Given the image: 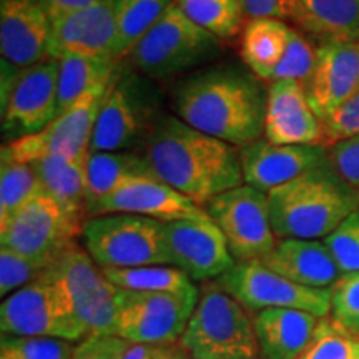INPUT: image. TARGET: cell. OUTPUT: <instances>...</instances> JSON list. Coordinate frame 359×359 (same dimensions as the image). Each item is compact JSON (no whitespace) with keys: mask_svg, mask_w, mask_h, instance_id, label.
Segmentation results:
<instances>
[{"mask_svg":"<svg viewBox=\"0 0 359 359\" xmlns=\"http://www.w3.org/2000/svg\"><path fill=\"white\" fill-rule=\"evenodd\" d=\"M170 264L182 269L191 281H213L233 268L223 233L210 218L165 223Z\"/></svg>","mask_w":359,"mask_h":359,"instance_id":"obj_16","label":"cell"},{"mask_svg":"<svg viewBox=\"0 0 359 359\" xmlns=\"http://www.w3.org/2000/svg\"><path fill=\"white\" fill-rule=\"evenodd\" d=\"M323 128H325V140L331 143L359 135V87L339 107L338 111L326 123H323Z\"/></svg>","mask_w":359,"mask_h":359,"instance_id":"obj_40","label":"cell"},{"mask_svg":"<svg viewBox=\"0 0 359 359\" xmlns=\"http://www.w3.org/2000/svg\"><path fill=\"white\" fill-rule=\"evenodd\" d=\"M200 290L150 293L116 288L115 334L132 344H177L190 321Z\"/></svg>","mask_w":359,"mask_h":359,"instance_id":"obj_11","label":"cell"},{"mask_svg":"<svg viewBox=\"0 0 359 359\" xmlns=\"http://www.w3.org/2000/svg\"><path fill=\"white\" fill-rule=\"evenodd\" d=\"M222 40L191 22L173 4L130 50L128 60L150 80H167L218 55Z\"/></svg>","mask_w":359,"mask_h":359,"instance_id":"obj_5","label":"cell"},{"mask_svg":"<svg viewBox=\"0 0 359 359\" xmlns=\"http://www.w3.org/2000/svg\"><path fill=\"white\" fill-rule=\"evenodd\" d=\"M320 318L299 309H264L255 314V330L264 359H298L311 341Z\"/></svg>","mask_w":359,"mask_h":359,"instance_id":"obj_24","label":"cell"},{"mask_svg":"<svg viewBox=\"0 0 359 359\" xmlns=\"http://www.w3.org/2000/svg\"><path fill=\"white\" fill-rule=\"evenodd\" d=\"M331 318L359 336V271L344 273L331 288Z\"/></svg>","mask_w":359,"mask_h":359,"instance_id":"obj_39","label":"cell"},{"mask_svg":"<svg viewBox=\"0 0 359 359\" xmlns=\"http://www.w3.org/2000/svg\"><path fill=\"white\" fill-rule=\"evenodd\" d=\"M268 205L278 240H325L359 208V191L327 160L269 191Z\"/></svg>","mask_w":359,"mask_h":359,"instance_id":"obj_3","label":"cell"},{"mask_svg":"<svg viewBox=\"0 0 359 359\" xmlns=\"http://www.w3.org/2000/svg\"><path fill=\"white\" fill-rule=\"evenodd\" d=\"M264 138L278 145H321L323 122L309 105L298 80L268 83Z\"/></svg>","mask_w":359,"mask_h":359,"instance_id":"obj_22","label":"cell"},{"mask_svg":"<svg viewBox=\"0 0 359 359\" xmlns=\"http://www.w3.org/2000/svg\"><path fill=\"white\" fill-rule=\"evenodd\" d=\"M0 330L7 336H48L72 343L85 339L48 268L39 280L4 299Z\"/></svg>","mask_w":359,"mask_h":359,"instance_id":"obj_13","label":"cell"},{"mask_svg":"<svg viewBox=\"0 0 359 359\" xmlns=\"http://www.w3.org/2000/svg\"><path fill=\"white\" fill-rule=\"evenodd\" d=\"M103 275L115 288L150 293H183L196 288L182 269L172 264H151L135 268H107Z\"/></svg>","mask_w":359,"mask_h":359,"instance_id":"obj_31","label":"cell"},{"mask_svg":"<svg viewBox=\"0 0 359 359\" xmlns=\"http://www.w3.org/2000/svg\"><path fill=\"white\" fill-rule=\"evenodd\" d=\"M52 20L40 0H0L2 62L27 69L50 58Z\"/></svg>","mask_w":359,"mask_h":359,"instance_id":"obj_19","label":"cell"},{"mask_svg":"<svg viewBox=\"0 0 359 359\" xmlns=\"http://www.w3.org/2000/svg\"><path fill=\"white\" fill-rule=\"evenodd\" d=\"M82 226L64 213L50 196L40 191L13 217L0 224V243L24 257L52 264L60 257Z\"/></svg>","mask_w":359,"mask_h":359,"instance_id":"obj_15","label":"cell"},{"mask_svg":"<svg viewBox=\"0 0 359 359\" xmlns=\"http://www.w3.org/2000/svg\"><path fill=\"white\" fill-rule=\"evenodd\" d=\"M173 4L175 0H115V60L120 62L127 57Z\"/></svg>","mask_w":359,"mask_h":359,"instance_id":"obj_30","label":"cell"},{"mask_svg":"<svg viewBox=\"0 0 359 359\" xmlns=\"http://www.w3.org/2000/svg\"><path fill=\"white\" fill-rule=\"evenodd\" d=\"M240 156L246 185L264 193L330 160L321 145H278L266 138L240 148Z\"/></svg>","mask_w":359,"mask_h":359,"instance_id":"obj_21","label":"cell"},{"mask_svg":"<svg viewBox=\"0 0 359 359\" xmlns=\"http://www.w3.org/2000/svg\"><path fill=\"white\" fill-rule=\"evenodd\" d=\"M182 12L222 40H233L243 34L245 12L241 0H175Z\"/></svg>","mask_w":359,"mask_h":359,"instance_id":"obj_32","label":"cell"},{"mask_svg":"<svg viewBox=\"0 0 359 359\" xmlns=\"http://www.w3.org/2000/svg\"><path fill=\"white\" fill-rule=\"evenodd\" d=\"M158 103L150 79L122 67L98 114L90 151H132L147 143L161 118Z\"/></svg>","mask_w":359,"mask_h":359,"instance_id":"obj_7","label":"cell"},{"mask_svg":"<svg viewBox=\"0 0 359 359\" xmlns=\"http://www.w3.org/2000/svg\"><path fill=\"white\" fill-rule=\"evenodd\" d=\"M40 191L42 187L32 165L0 160V224L8 222Z\"/></svg>","mask_w":359,"mask_h":359,"instance_id":"obj_33","label":"cell"},{"mask_svg":"<svg viewBox=\"0 0 359 359\" xmlns=\"http://www.w3.org/2000/svg\"><path fill=\"white\" fill-rule=\"evenodd\" d=\"M123 359H190L180 344H130Z\"/></svg>","mask_w":359,"mask_h":359,"instance_id":"obj_44","label":"cell"},{"mask_svg":"<svg viewBox=\"0 0 359 359\" xmlns=\"http://www.w3.org/2000/svg\"><path fill=\"white\" fill-rule=\"evenodd\" d=\"M291 27L283 20H250L241 34L240 55L246 69L258 79H264L285 57L290 42Z\"/></svg>","mask_w":359,"mask_h":359,"instance_id":"obj_28","label":"cell"},{"mask_svg":"<svg viewBox=\"0 0 359 359\" xmlns=\"http://www.w3.org/2000/svg\"><path fill=\"white\" fill-rule=\"evenodd\" d=\"M85 160H72L50 155L30 163L37 173L45 195L50 196L64 210L67 217L82 228L83 223L87 222Z\"/></svg>","mask_w":359,"mask_h":359,"instance_id":"obj_25","label":"cell"},{"mask_svg":"<svg viewBox=\"0 0 359 359\" xmlns=\"http://www.w3.org/2000/svg\"><path fill=\"white\" fill-rule=\"evenodd\" d=\"M48 271L60 286L85 338L115 334L118 314L116 288L85 248H80L77 241L72 243L48 266Z\"/></svg>","mask_w":359,"mask_h":359,"instance_id":"obj_9","label":"cell"},{"mask_svg":"<svg viewBox=\"0 0 359 359\" xmlns=\"http://www.w3.org/2000/svg\"><path fill=\"white\" fill-rule=\"evenodd\" d=\"M87 173V219L95 206L118 190L128 180L155 177L145 155L135 151H90L85 160Z\"/></svg>","mask_w":359,"mask_h":359,"instance_id":"obj_27","label":"cell"},{"mask_svg":"<svg viewBox=\"0 0 359 359\" xmlns=\"http://www.w3.org/2000/svg\"><path fill=\"white\" fill-rule=\"evenodd\" d=\"M330 160L336 172L359 191V135L333 143Z\"/></svg>","mask_w":359,"mask_h":359,"instance_id":"obj_42","label":"cell"},{"mask_svg":"<svg viewBox=\"0 0 359 359\" xmlns=\"http://www.w3.org/2000/svg\"><path fill=\"white\" fill-rule=\"evenodd\" d=\"M50 20V58L79 55L115 60V0L62 13Z\"/></svg>","mask_w":359,"mask_h":359,"instance_id":"obj_20","label":"cell"},{"mask_svg":"<svg viewBox=\"0 0 359 359\" xmlns=\"http://www.w3.org/2000/svg\"><path fill=\"white\" fill-rule=\"evenodd\" d=\"M120 62L111 58L67 55L58 60V114L103 80L110 79Z\"/></svg>","mask_w":359,"mask_h":359,"instance_id":"obj_29","label":"cell"},{"mask_svg":"<svg viewBox=\"0 0 359 359\" xmlns=\"http://www.w3.org/2000/svg\"><path fill=\"white\" fill-rule=\"evenodd\" d=\"M130 344L116 334L88 336L79 341L72 359H123Z\"/></svg>","mask_w":359,"mask_h":359,"instance_id":"obj_41","label":"cell"},{"mask_svg":"<svg viewBox=\"0 0 359 359\" xmlns=\"http://www.w3.org/2000/svg\"><path fill=\"white\" fill-rule=\"evenodd\" d=\"M293 22L325 40L359 42V0H293Z\"/></svg>","mask_w":359,"mask_h":359,"instance_id":"obj_26","label":"cell"},{"mask_svg":"<svg viewBox=\"0 0 359 359\" xmlns=\"http://www.w3.org/2000/svg\"><path fill=\"white\" fill-rule=\"evenodd\" d=\"M323 241L343 275L359 271V208Z\"/></svg>","mask_w":359,"mask_h":359,"instance_id":"obj_38","label":"cell"},{"mask_svg":"<svg viewBox=\"0 0 359 359\" xmlns=\"http://www.w3.org/2000/svg\"><path fill=\"white\" fill-rule=\"evenodd\" d=\"M83 248L102 269L170 264L165 223L128 213H109L83 223Z\"/></svg>","mask_w":359,"mask_h":359,"instance_id":"obj_6","label":"cell"},{"mask_svg":"<svg viewBox=\"0 0 359 359\" xmlns=\"http://www.w3.org/2000/svg\"><path fill=\"white\" fill-rule=\"evenodd\" d=\"M262 263L286 280L308 288H333L343 275L323 240L281 238Z\"/></svg>","mask_w":359,"mask_h":359,"instance_id":"obj_23","label":"cell"},{"mask_svg":"<svg viewBox=\"0 0 359 359\" xmlns=\"http://www.w3.org/2000/svg\"><path fill=\"white\" fill-rule=\"evenodd\" d=\"M109 213L140 215L161 223L210 218L203 206L195 203L156 177L128 180L118 190L100 201L90 212L88 218Z\"/></svg>","mask_w":359,"mask_h":359,"instance_id":"obj_18","label":"cell"},{"mask_svg":"<svg viewBox=\"0 0 359 359\" xmlns=\"http://www.w3.org/2000/svg\"><path fill=\"white\" fill-rule=\"evenodd\" d=\"M72 341L48 336H7L0 339V359H72Z\"/></svg>","mask_w":359,"mask_h":359,"instance_id":"obj_34","label":"cell"},{"mask_svg":"<svg viewBox=\"0 0 359 359\" xmlns=\"http://www.w3.org/2000/svg\"><path fill=\"white\" fill-rule=\"evenodd\" d=\"M358 339L333 318H320L311 341L298 359H353Z\"/></svg>","mask_w":359,"mask_h":359,"instance_id":"obj_35","label":"cell"},{"mask_svg":"<svg viewBox=\"0 0 359 359\" xmlns=\"http://www.w3.org/2000/svg\"><path fill=\"white\" fill-rule=\"evenodd\" d=\"M50 264L24 257L11 248H0V294L11 296L43 275Z\"/></svg>","mask_w":359,"mask_h":359,"instance_id":"obj_37","label":"cell"},{"mask_svg":"<svg viewBox=\"0 0 359 359\" xmlns=\"http://www.w3.org/2000/svg\"><path fill=\"white\" fill-rule=\"evenodd\" d=\"M40 2L52 19V17L62 15V13L83 11V8L98 6V4L114 2V0H40Z\"/></svg>","mask_w":359,"mask_h":359,"instance_id":"obj_45","label":"cell"},{"mask_svg":"<svg viewBox=\"0 0 359 359\" xmlns=\"http://www.w3.org/2000/svg\"><path fill=\"white\" fill-rule=\"evenodd\" d=\"M250 313L264 309H299L318 318L331 311V288H308L286 280L262 262H236L231 269L215 280Z\"/></svg>","mask_w":359,"mask_h":359,"instance_id":"obj_14","label":"cell"},{"mask_svg":"<svg viewBox=\"0 0 359 359\" xmlns=\"http://www.w3.org/2000/svg\"><path fill=\"white\" fill-rule=\"evenodd\" d=\"M205 212L222 230L235 262H262L275 248L268 193L243 183L210 200Z\"/></svg>","mask_w":359,"mask_h":359,"instance_id":"obj_12","label":"cell"},{"mask_svg":"<svg viewBox=\"0 0 359 359\" xmlns=\"http://www.w3.org/2000/svg\"><path fill=\"white\" fill-rule=\"evenodd\" d=\"M268 88L250 69L217 65L183 79L172 93L182 122L243 148L264 138Z\"/></svg>","mask_w":359,"mask_h":359,"instance_id":"obj_1","label":"cell"},{"mask_svg":"<svg viewBox=\"0 0 359 359\" xmlns=\"http://www.w3.org/2000/svg\"><path fill=\"white\" fill-rule=\"evenodd\" d=\"M353 359H359V339L356 341V346H354V354H353Z\"/></svg>","mask_w":359,"mask_h":359,"instance_id":"obj_46","label":"cell"},{"mask_svg":"<svg viewBox=\"0 0 359 359\" xmlns=\"http://www.w3.org/2000/svg\"><path fill=\"white\" fill-rule=\"evenodd\" d=\"M2 67V135L11 143L42 132L58 116V60L22 70Z\"/></svg>","mask_w":359,"mask_h":359,"instance_id":"obj_10","label":"cell"},{"mask_svg":"<svg viewBox=\"0 0 359 359\" xmlns=\"http://www.w3.org/2000/svg\"><path fill=\"white\" fill-rule=\"evenodd\" d=\"M303 87L314 114L326 123L359 87V42H321Z\"/></svg>","mask_w":359,"mask_h":359,"instance_id":"obj_17","label":"cell"},{"mask_svg":"<svg viewBox=\"0 0 359 359\" xmlns=\"http://www.w3.org/2000/svg\"><path fill=\"white\" fill-rule=\"evenodd\" d=\"M314 60H316V50H313L311 43L298 30L291 29L285 57L275 69L268 72L263 82L273 83L280 82V80H298L302 83L306 82L313 72Z\"/></svg>","mask_w":359,"mask_h":359,"instance_id":"obj_36","label":"cell"},{"mask_svg":"<svg viewBox=\"0 0 359 359\" xmlns=\"http://www.w3.org/2000/svg\"><path fill=\"white\" fill-rule=\"evenodd\" d=\"M190 359H264L255 316L217 281H206L178 341Z\"/></svg>","mask_w":359,"mask_h":359,"instance_id":"obj_4","label":"cell"},{"mask_svg":"<svg viewBox=\"0 0 359 359\" xmlns=\"http://www.w3.org/2000/svg\"><path fill=\"white\" fill-rule=\"evenodd\" d=\"M151 173L203 206L245 183L240 148L163 115L145 143Z\"/></svg>","mask_w":359,"mask_h":359,"instance_id":"obj_2","label":"cell"},{"mask_svg":"<svg viewBox=\"0 0 359 359\" xmlns=\"http://www.w3.org/2000/svg\"><path fill=\"white\" fill-rule=\"evenodd\" d=\"M245 19L293 20V0H241Z\"/></svg>","mask_w":359,"mask_h":359,"instance_id":"obj_43","label":"cell"},{"mask_svg":"<svg viewBox=\"0 0 359 359\" xmlns=\"http://www.w3.org/2000/svg\"><path fill=\"white\" fill-rule=\"evenodd\" d=\"M122 64L110 79L103 80L97 87L72 103L69 109L60 111L53 122L42 132L4 143L0 160L32 163L43 156H64L72 160H85L90 154L93 130L100 109L109 95L111 85L118 77Z\"/></svg>","mask_w":359,"mask_h":359,"instance_id":"obj_8","label":"cell"}]
</instances>
